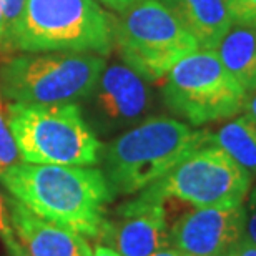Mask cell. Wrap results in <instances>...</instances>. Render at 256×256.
<instances>
[{
    "instance_id": "1",
    "label": "cell",
    "mask_w": 256,
    "mask_h": 256,
    "mask_svg": "<svg viewBox=\"0 0 256 256\" xmlns=\"http://www.w3.org/2000/svg\"><path fill=\"white\" fill-rule=\"evenodd\" d=\"M0 182L38 216L85 238L104 236L106 204L115 194L98 168L24 162L5 168Z\"/></svg>"
},
{
    "instance_id": "2",
    "label": "cell",
    "mask_w": 256,
    "mask_h": 256,
    "mask_svg": "<svg viewBox=\"0 0 256 256\" xmlns=\"http://www.w3.org/2000/svg\"><path fill=\"white\" fill-rule=\"evenodd\" d=\"M208 142V132L193 130L175 118L143 120L106 145L104 175L114 194H133L158 182Z\"/></svg>"
},
{
    "instance_id": "3",
    "label": "cell",
    "mask_w": 256,
    "mask_h": 256,
    "mask_svg": "<svg viewBox=\"0 0 256 256\" xmlns=\"http://www.w3.org/2000/svg\"><path fill=\"white\" fill-rule=\"evenodd\" d=\"M7 124L25 163L92 166L100 160L104 146L76 104H8Z\"/></svg>"
},
{
    "instance_id": "4",
    "label": "cell",
    "mask_w": 256,
    "mask_h": 256,
    "mask_svg": "<svg viewBox=\"0 0 256 256\" xmlns=\"http://www.w3.org/2000/svg\"><path fill=\"white\" fill-rule=\"evenodd\" d=\"M104 66L98 54L28 52L0 66V90L8 104L78 105L90 95Z\"/></svg>"
},
{
    "instance_id": "5",
    "label": "cell",
    "mask_w": 256,
    "mask_h": 256,
    "mask_svg": "<svg viewBox=\"0 0 256 256\" xmlns=\"http://www.w3.org/2000/svg\"><path fill=\"white\" fill-rule=\"evenodd\" d=\"M114 47V18L95 0H27L14 37L24 52H94Z\"/></svg>"
},
{
    "instance_id": "6",
    "label": "cell",
    "mask_w": 256,
    "mask_h": 256,
    "mask_svg": "<svg viewBox=\"0 0 256 256\" xmlns=\"http://www.w3.org/2000/svg\"><path fill=\"white\" fill-rule=\"evenodd\" d=\"M114 44L125 65L146 80H160L198 50L196 40L162 0H140L114 20Z\"/></svg>"
},
{
    "instance_id": "7",
    "label": "cell",
    "mask_w": 256,
    "mask_h": 256,
    "mask_svg": "<svg viewBox=\"0 0 256 256\" xmlns=\"http://www.w3.org/2000/svg\"><path fill=\"white\" fill-rule=\"evenodd\" d=\"M163 100L194 126L232 118L244 110L248 92L228 74L213 50H194L165 75Z\"/></svg>"
},
{
    "instance_id": "8",
    "label": "cell",
    "mask_w": 256,
    "mask_h": 256,
    "mask_svg": "<svg viewBox=\"0 0 256 256\" xmlns=\"http://www.w3.org/2000/svg\"><path fill=\"white\" fill-rule=\"evenodd\" d=\"M250 186V173L226 152L208 142L146 186L145 192L193 208H230L243 204Z\"/></svg>"
},
{
    "instance_id": "9",
    "label": "cell",
    "mask_w": 256,
    "mask_h": 256,
    "mask_svg": "<svg viewBox=\"0 0 256 256\" xmlns=\"http://www.w3.org/2000/svg\"><path fill=\"white\" fill-rule=\"evenodd\" d=\"M84 102L88 112L86 124H92L100 133H108L140 120L150 106V92L135 70L124 64H114L104 66Z\"/></svg>"
},
{
    "instance_id": "10",
    "label": "cell",
    "mask_w": 256,
    "mask_h": 256,
    "mask_svg": "<svg viewBox=\"0 0 256 256\" xmlns=\"http://www.w3.org/2000/svg\"><path fill=\"white\" fill-rule=\"evenodd\" d=\"M115 214V220L106 222L102 240L120 256H150L170 246L166 198L142 190L138 198L122 204Z\"/></svg>"
},
{
    "instance_id": "11",
    "label": "cell",
    "mask_w": 256,
    "mask_h": 256,
    "mask_svg": "<svg viewBox=\"0 0 256 256\" xmlns=\"http://www.w3.org/2000/svg\"><path fill=\"white\" fill-rule=\"evenodd\" d=\"M243 204L193 208L170 224V246L188 256H224L243 236Z\"/></svg>"
},
{
    "instance_id": "12",
    "label": "cell",
    "mask_w": 256,
    "mask_h": 256,
    "mask_svg": "<svg viewBox=\"0 0 256 256\" xmlns=\"http://www.w3.org/2000/svg\"><path fill=\"white\" fill-rule=\"evenodd\" d=\"M7 213L15 238L30 256H92L85 236L38 216L18 200H7Z\"/></svg>"
},
{
    "instance_id": "13",
    "label": "cell",
    "mask_w": 256,
    "mask_h": 256,
    "mask_svg": "<svg viewBox=\"0 0 256 256\" xmlns=\"http://www.w3.org/2000/svg\"><path fill=\"white\" fill-rule=\"evenodd\" d=\"M188 32L196 40L202 50H213L223 35L233 27L226 0H162Z\"/></svg>"
},
{
    "instance_id": "14",
    "label": "cell",
    "mask_w": 256,
    "mask_h": 256,
    "mask_svg": "<svg viewBox=\"0 0 256 256\" xmlns=\"http://www.w3.org/2000/svg\"><path fill=\"white\" fill-rule=\"evenodd\" d=\"M213 52L244 90H256V27L233 24Z\"/></svg>"
},
{
    "instance_id": "15",
    "label": "cell",
    "mask_w": 256,
    "mask_h": 256,
    "mask_svg": "<svg viewBox=\"0 0 256 256\" xmlns=\"http://www.w3.org/2000/svg\"><path fill=\"white\" fill-rule=\"evenodd\" d=\"M210 143L226 152L250 176H256V124L246 114L224 124L214 135H210Z\"/></svg>"
},
{
    "instance_id": "16",
    "label": "cell",
    "mask_w": 256,
    "mask_h": 256,
    "mask_svg": "<svg viewBox=\"0 0 256 256\" xmlns=\"http://www.w3.org/2000/svg\"><path fill=\"white\" fill-rule=\"evenodd\" d=\"M18 158L17 146H15L14 136L10 133L7 124V116L4 115L2 102H0V173L10 165H14Z\"/></svg>"
},
{
    "instance_id": "17",
    "label": "cell",
    "mask_w": 256,
    "mask_h": 256,
    "mask_svg": "<svg viewBox=\"0 0 256 256\" xmlns=\"http://www.w3.org/2000/svg\"><path fill=\"white\" fill-rule=\"evenodd\" d=\"M234 24L256 27V0H226Z\"/></svg>"
},
{
    "instance_id": "18",
    "label": "cell",
    "mask_w": 256,
    "mask_h": 256,
    "mask_svg": "<svg viewBox=\"0 0 256 256\" xmlns=\"http://www.w3.org/2000/svg\"><path fill=\"white\" fill-rule=\"evenodd\" d=\"M244 223H243V240L256 244V186L243 202Z\"/></svg>"
},
{
    "instance_id": "19",
    "label": "cell",
    "mask_w": 256,
    "mask_h": 256,
    "mask_svg": "<svg viewBox=\"0 0 256 256\" xmlns=\"http://www.w3.org/2000/svg\"><path fill=\"white\" fill-rule=\"evenodd\" d=\"M224 256H256V244L242 238L224 253Z\"/></svg>"
},
{
    "instance_id": "20",
    "label": "cell",
    "mask_w": 256,
    "mask_h": 256,
    "mask_svg": "<svg viewBox=\"0 0 256 256\" xmlns=\"http://www.w3.org/2000/svg\"><path fill=\"white\" fill-rule=\"evenodd\" d=\"M2 242L5 244V250H7V256H30L27 250L15 238V234H10V236L4 238Z\"/></svg>"
},
{
    "instance_id": "21",
    "label": "cell",
    "mask_w": 256,
    "mask_h": 256,
    "mask_svg": "<svg viewBox=\"0 0 256 256\" xmlns=\"http://www.w3.org/2000/svg\"><path fill=\"white\" fill-rule=\"evenodd\" d=\"M10 234H14L12 226L8 222V213H7V204L4 203L2 196H0V238H7Z\"/></svg>"
},
{
    "instance_id": "22",
    "label": "cell",
    "mask_w": 256,
    "mask_h": 256,
    "mask_svg": "<svg viewBox=\"0 0 256 256\" xmlns=\"http://www.w3.org/2000/svg\"><path fill=\"white\" fill-rule=\"evenodd\" d=\"M100 2H104L105 5H108L110 8L116 10V12H124L125 8H128L133 4L140 2V0H100Z\"/></svg>"
},
{
    "instance_id": "23",
    "label": "cell",
    "mask_w": 256,
    "mask_h": 256,
    "mask_svg": "<svg viewBox=\"0 0 256 256\" xmlns=\"http://www.w3.org/2000/svg\"><path fill=\"white\" fill-rule=\"evenodd\" d=\"M244 112H246V115L256 124V90H254V94L252 96L248 95L246 105H244Z\"/></svg>"
},
{
    "instance_id": "24",
    "label": "cell",
    "mask_w": 256,
    "mask_h": 256,
    "mask_svg": "<svg viewBox=\"0 0 256 256\" xmlns=\"http://www.w3.org/2000/svg\"><path fill=\"white\" fill-rule=\"evenodd\" d=\"M150 256H188V254H185L183 252H180V250H176L173 246H166L163 250H158L156 253H153Z\"/></svg>"
},
{
    "instance_id": "25",
    "label": "cell",
    "mask_w": 256,
    "mask_h": 256,
    "mask_svg": "<svg viewBox=\"0 0 256 256\" xmlns=\"http://www.w3.org/2000/svg\"><path fill=\"white\" fill-rule=\"evenodd\" d=\"M92 256H120V254L110 246H96L94 252H92Z\"/></svg>"
},
{
    "instance_id": "26",
    "label": "cell",
    "mask_w": 256,
    "mask_h": 256,
    "mask_svg": "<svg viewBox=\"0 0 256 256\" xmlns=\"http://www.w3.org/2000/svg\"><path fill=\"white\" fill-rule=\"evenodd\" d=\"M4 42V14H2V0H0V48Z\"/></svg>"
}]
</instances>
